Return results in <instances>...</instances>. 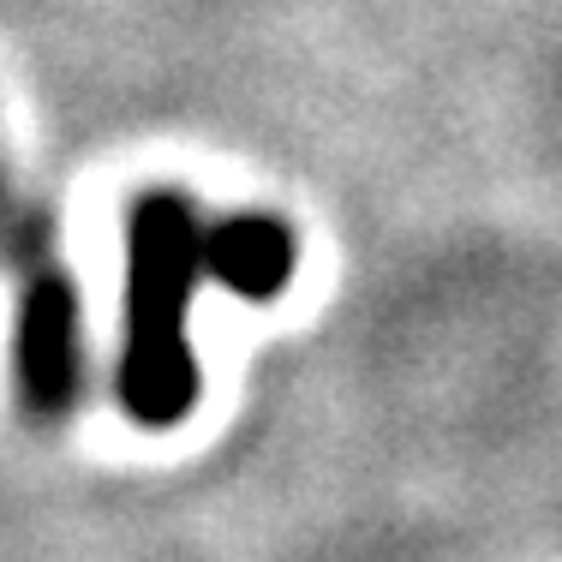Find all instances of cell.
Listing matches in <instances>:
<instances>
[{
    "label": "cell",
    "mask_w": 562,
    "mask_h": 562,
    "mask_svg": "<svg viewBox=\"0 0 562 562\" xmlns=\"http://www.w3.org/2000/svg\"><path fill=\"white\" fill-rule=\"evenodd\" d=\"M300 246L276 216L204 222L186 192H144L126 216V347L114 390L126 419L180 425L198 401V366L186 347V305L204 281L239 300H276Z\"/></svg>",
    "instance_id": "1"
},
{
    "label": "cell",
    "mask_w": 562,
    "mask_h": 562,
    "mask_svg": "<svg viewBox=\"0 0 562 562\" xmlns=\"http://www.w3.org/2000/svg\"><path fill=\"white\" fill-rule=\"evenodd\" d=\"M12 270H19V324H12V371L31 413L55 419L78 395V288L66 276L55 239L43 222H24L19 239H7Z\"/></svg>",
    "instance_id": "2"
}]
</instances>
